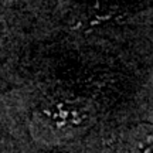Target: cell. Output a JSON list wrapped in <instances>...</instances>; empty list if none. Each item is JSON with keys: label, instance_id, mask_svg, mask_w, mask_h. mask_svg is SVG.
Segmentation results:
<instances>
[{"label": "cell", "instance_id": "1", "mask_svg": "<svg viewBox=\"0 0 153 153\" xmlns=\"http://www.w3.org/2000/svg\"><path fill=\"white\" fill-rule=\"evenodd\" d=\"M44 116H47V120L54 126H75L81 123V109L72 105L55 104L44 111Z\"/></svg>", "mask_w": 153, "mask_h": 153}]
</instances>
